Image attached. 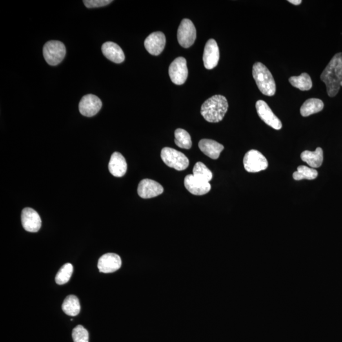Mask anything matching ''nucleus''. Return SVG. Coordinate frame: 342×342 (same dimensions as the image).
<instances>
[{
    "mask_svg": "<svg viewBox=\"0 0 342 342\" xmlns=\"http://www.w3.org/2000/svg\"><path fill=\"white\" fill-rule=\"evenodd\" d=\"M102 53L109 61L116 64H121L125 60V55L121 48L113 42H106L102 45Z\"/></svg>",
    "mask_w": 342,
    "mask_h": 342,
    "instance_id": "f3484780",
    "label": "nucleus"
},
{
    "mask_svg": "<svg viewBox=\"0 0 342 342\" xmlns=\"http://www.w3.org/2000/svg\"><path fill=\"white\" fill-rule=\"evenodd\" d=\"M218 45L214 39L208 40L204 48L203 61L206 69H213L218 64L219 61Z\"/></svg>",
    "mask_w": 342,
    "mask_h": 342,
    "instance_id": "ddd939ff",
    "label": "nucleus"
},
{
    "mask_svg": "<svg viewBox=\"0 0 342 342\" xmlns=\"http://www.w3.org/2000/svg\"><path fill=\"white\" fill-rule=\"evenodd\" d=\"M127 163L123 155L119 152H114L111 156L108 170L115 177H123L127 171Z\"/></svg>",
    "mask_w": 342,
    "mask_h": 342,
    "instance_id": "a211bd4d",
    "label": "nucleus"
},
{
    "mask_svg": "<svg viewBox=\"0 0 342 342\" xmlns=\"http://www.w3.org/2000/svg\"><path fill=\"white\" fill-rule=\"evenodd\" d=\"M110 0H84L83 3L88 8L102 7L112 3Z\"/></svg>",
    "mask_w": 342,
    "mask_h": 342,
    "instance_id": "c85d7f7f",
    "label": "nucleus"
},
{
    "mask_svg": "<svg viewBox=\"0 0 342 342\" xmlns=\"http://www.w3.org/2000/svg\"><path fill=\"white\" fill-rule=\"evenodd\" d=\"M256 109L260 118L266 124L276 130H279L282 128V123L270 106L263 101H259L256 103Z\"/></svg>",
    "mask_w": 342,
    "mask_h": 342,
    "instance_id": "9d476101",
    "label": "nucleus"
},
{
    "mask_svg": "<svg viewBox=\"0 0 342 342\" xmlns=\"http://www.w3.org/2000/svg\"><path fill=\"white\" fill-rule=\"evenodd\" d=\"M73 266L70 263H67L64 265L57 273L55 276V281L58 285H64L70 280V277L73 273Z\"/></svg>",
    "mask_w": 342,
    "mask_h": 342,
    "instance_id": "bb28decb",
    "label": "nucleus"
},
{
    "mask_svg": "<svg viewBox=\"0 0 342 342\" xmlns=\"http://www.w3.org/2000/svg\"><path fill=\"white\" fill-rule=\"evenodd\" d=\"M197 37L196 28L190 20L184 19L181 21L177 30V40L180 45L188 48L195 43Z\"/></svg>",
    "mask_w": 342,
    "mask_h": 342,
    "instance_id": "0eeeda50",
    "label": "nucleus"
},
{
    "mask_svg": "<svg viewBox=\"0 0 342 342\" xmlns=\"http://www.w3.org/2000/svg\"><path fill=\"white\" fill-rule=\"evenodd\" d=\"M102 102L99 97L89 94L82 98L79 105L80 113L84 116L93 117L101 110Z\"/></svg>",
    "mask_w": 342,
    "mask_h": 342,
    "instance_id": "1a4fd4ad",
    "label": "nucleus"
},
{
    "mask_svg": "<svg viewBox=\"0 0 342 342\" xmlns=\"http://www.w3.org/2000/svg\"><path fill=\"white\" fill-rule=\"evenodd\" d=\"M22 226L27 232L35 233L38 232L41 226V219L38 213L31 208H25L22 212Z\"/></svg>",
    "mask_w": 342,
    "mask_h": 342,
    "instance_id": "9b49d317",
    "label": "nucleus"
},
{
    "mask_svg": "<svg viewBox=\"0 0 342 342\" xmlns=\"http://www.w3.org/2000/svg\"><path fill=\"white\" fill-rule=\"evenodd\" d=\"M163 192L164 188L161 184L149 179L141 180L137 187V193L142 199H152L159 196Z\"/></svg>",
    "mask_w": 342,
    "mask_h": 342,
    "instance_id": "f8f14e48",
    "label": "nucleus"
},
{
    "mask_svg": "<svg viewBox=\"0 0 342 342\" xmlns=\"http://www.w3.org/2000/svg\"><path fill=\"white\" fill-rule=\"evenodd\" d=\"M66 53V46L61 41H50L44 44L43 56L49 65L57 66L61 63Z\"/></svg>",
    "mask_w": 342,
    "mask_h": 342,
    "instance_id": "39448f33",
    "label": "nucleus"
},
{
    "mask_svg": "<svg viewBox=\"0 0 342 342\" xmlns=\"http://www.w3.org/2000/svg\"><path fill=\"white\" fill-rule=\"evenodd\" d=\"M193 175L197 178L202 180V181L208 182L212 179V173L209 169L204 163L201 162H198L195 164L193 170Z\"/></svg>",
    "mask_w": 342,
    "mask_h": 342,
    "instance_id": "a878e982",
    "label": "nucleus"
},
{
    "mask_svg": "<svg viewBox=\"0 0 342 342\" xmlns=\"http://www.w3.org/2000/svg\"><path fill=\"white\" fill-rule=\"evenodd\" d=\"M121 265L122 261L119 255L114 253H108L99 259L98 268L100 272L111 273L119 270Z\"/></svg>",
    "mask_w": 342,
    "mask_h": 342,
    "instance_id": "2eb2a0df",
    "label": "nucleus"
},
{
    "mask_svg": "<svg viewBox=\"0 0 342 342\" xmlns=\"http://www.w3.org/2000/svg\"><path fill=\"white\" fill-rule=\"evenodd\" d=\"M228 103L223 95H214L204 102L201 107V114L206 121L216 123L223 119L227 112Z\"/></svg>",
    "mask_w": 342,
    "mask_h": 342,
    "instance_id": "f03ea898",
    "label": "nucleus"
},
{
    "mask_svg": "<svg viewBox=\"0 0 342 342\" xmlns=\"http://www.w3.org/2000/svg\"><path fill=\"white\" fill-rule=\"evenodd\" d=\"M62 310L67 315L70 316H76L81 310V306L78 298L75 295L67 297L62 306Z\"/></svg>",
    "mask_w": 342,
    "mask_h": 342,
    "instance_id": "4be33fe9",
    "label": "nucleus"
},
{
    "mask_svg": "<svg viewBox=\"0 0 342 342\" xmlns=\"http://www.w3.org/2000/svg\"><path fill=\"white\" fill-rule=\"evenodd\" d=\"M289 82L294 87L301 91L310 90L312 87V82L310 75L307 73H303L299 76L290 77Z\"/></svg>",
    "mask_w": 342,
    "mask_h": 342,
    "instance_id": "5701e85b",
    "label": "nucleus"
},
{
    "mask_svg": "<svg viewBox=\"0 0 342 342\" xmlns=\"http://www.w3.org/2000/svg\"><path fill=\"white\" fill-rule=\"evenodd\" d=\"M169 74L173 83L182 85L185 83L188 74L186 59L183 57H177L175 59L171 64Z\"/></svg>",
    "mask_w": 342,
    "mask_h": 342,
    "instance_id": "6e6552de",
    "label": "nucleus"
},
{
    "mask_svg": "<svg viewBox=\"0 0 342 342\" xmlns=\"http://www.w3.org/2000/svg\"><path fill=\"white\" fill-rule=\"evenodd\" d=\"M161 158L168 167L177 171L186 170L189 166L187 157L174 148H164L161 151Z\"/></svg>",
    "mask_w": 342,
    "mask_h": 342,
    "instance_id": "20e7f679",
    "label": "nucleus"
},
{
    "mask_svg": "<svg viewBox=\"0 0 342 342\" xmlns=\"http://www.w3.org/2000/svg\"><path fill=\"white\" fill-rule=\"evenodd\" d=\"M175 143L178 147L183 149H190L192 146L190 134L183 129H177L175 131Z\"/></svg>",
    "mask_w": 342,
    "mask_h": 342,
    "instance_id": "b1692460",
    "label": "nucleus"
},
{
    "mask_svg": "<svg viewBox=\"0 0 342 342\" xmlns=\"http://www.w3.org/2000/svg\"><path fill=\"white\" fill-rule=\"evenodd\" d=\"M184 186L193 195H204L210 192L211 185L208 182L202 181L193 174L186 175L184 178Z\"/></svg>",
    "mask_w": 342,
    "mask_h": 342,
    "instance_id": "dca6fc26",
    "label": "nucleus"
},
{
    "mask_svg": "<svg viewBox=\"0 0 342 342\" xmlns=\"http://www.w3.org/2000/svg\"><path fill=\"white\" fill-rule=\"evenodd\" d=\"M74 342H89V333L83 326L78 325L72 331Z\"/></svg>",
    "mask_w": 342,
    "mask_h": 342,
    "instance_id": "cd10ccee",
    "label": "nucleus"
},
{
    "mask_svg": "<svg viewBox=\"0 0 342 342\" xmlns=\"http://www.w3.org/2000/svg\"><path fill=\"white\" fill-rule=\"evenodd\" d=\"M166 39L162 32H155L148 35L145 41V47L151 55H159L165 48Z\"/></svg>",
    "mask_w": 342,
    "mask_h": 342,
    "instance_id": "4468645a",
    "label": "nucleus"
},
{
    "mask_svg": "<svg viewBox=\"0 0 342 342\" xmlns=\"http://www.w3.org/2000/svg\"><path fill=\"white\" fill-rule=\"evenodd\" d=\"M321 79L325 83L328 96H336L342 82V53H337L322 72Z\"/></svg>",
    "mask_w": 342,
    "mask_h": 342,
    "instance_id": "f257e3e1",
    "label": "nucleus"
},
{
    "mask_svg": "<svg viewBox=\"0 0 342 342\" xmlns=\"http://www.w3.org/2000/svg\"><path fill=\"white\" fill-rule=\"evenodd\" d=\"M243 165L247 172H258L268 168V162L259 151L251 150L244 157Z\"/></svg>",
    "mask_w": 342,
    "mask_h": 342,
    "instance_id": "423d86ee",
    "label": "nucleus"
},
{
    "mask_svg": "<svg viewBox=\"0 0 342 342\" xmlns=\"http://www.w3.org/2000/svg\"><path fill=\"white\" fill-rule=\"evenodd\" d=\"M317 175H318V172L315 169L301 166L297 168L296 172L293 174V177L296 181L302 179L312 180L316 179Z\"/></svg>",
    "mask_w": 342,
    "mask_h": 342,
    "instance_id": "393cba45",
    "label": "nucleus"
},
{
    "mask_svg": "<svg viewBox=\"0 0 342 342\" xmlns=\"http://www.w3.org/2000/svg\"><path fill=\"white\" fill-rule=\"evenodd\" d=\"M301 159L313 169L321 167L323 162V151L321 148H317L314 152L306 150L302 153Z\"/></svg>",
    "mask_w": 342,
    "mask_h": 342,
    "instance_id": "aec40b11",
    "label": "nucleus"
},
{
    "mask_svg": "<svg viewBox=\"0 0 342 342\" xmlns=\"http://www.w3.org/2000/svg\"><path fill=\"white\" fill-rule=\"evenodd\" d=\"M324 108L323 101L318 99H310L304 102L301 108V114L303 117L321 112Z\"/></svg>",
    "mask_w": 342,
    "mask_h": 342,
    "instance_id": "412c9836",
    "label": "nucleus"
},
{
    "mask_svg": "<svg viewBox=\"0 0 342 342\" xmlns=\"http://www.w3.org/2000/svg\"><path fill=\"white\" fill-rule=\"evenodd\" d=\"M252 75L257 87L263 95L272 97L276 93V83L272 73L263 64L257 62L253 66Z\"/></svg>",
    "mask_w": 342,
    "mask_h": 342,
    "instance_id": "7ed1b4c3",
    "label": "nucleus"
},
{
    "mask_svg": "<svg viewBox=\"0 0 342 342\" xmlns=\"http://www.w3.org/2000/svg\"><path fill=\"white\" fill-rule=\"evenodd\" d=\"M288 2L290 3L295 4V5H299V4H301L302 3L301 0H289Z\"/></svg>",
    "mask_w": 342,
    "mask_h": 342,
    "instance_id": "c756f323",
    "label": "nucleus"
},
{
    "mask_svg": "<svg viewBox=\"0 0 342 342\" xmlns=\"http://www.w3.org/2000/svg\"><path fill=\"white\" fill-rule=\"evenodd\" d=\"M199 146L204 154L214 160L218 159L222 151L224 150L223 145L212 139H202L199 141Z\"/></svg>",
    "mask_w": 342,
    "mask_h": 342,
    "instance_id": "6ab92c4d",
    "label": "nucleus"
}]
</instances>
